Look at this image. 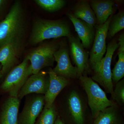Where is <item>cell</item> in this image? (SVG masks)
<instances>
[{"mask_svg": "<svg viewBox=\"0 0 124 124\" xmlns=\"http://www.w3.org/2000/svg\"><path fill=\"white\" fill-rule=\"evenodd\" d=\"M54 124H65L63 121L62 118L59 116H58L56 120H55Z\"/></svg>", "mask_w": 124, "mask_h": 124, "instance_id": "cell-25", "label": "cell"}, {"mask_svg": "<svg viewBox=\"0 0 124 124\" xmlns=\"http://www.w3.org/2000/svg\"><path fill=\"white\" fill-rule=\"evenodd\" d=\"M24 12L20 1H15L0 22V46L9 41L20 42L25 30Z\"/></svg>", "mask_w": 124, "mask_h": 124, "instance_id": "cell-1", "label": "cell"}, {"mask_svg": "<svg viewBox=\"0 0 124 124\" xmlns=\"http://www.w3.org/2000/svg\"><path fill=\"white\" fill-rule=\"evenodd\" d=\"M94 119L92 124H124L116 106L109 107L100 112Z\"/></svg>", "mask_w": 124, "mask_h": 124, "instance_id": "cell-19", "label": "cell"}, {"mask_svg": "<svg viewBox=\"0 0 124 124\" xmlns=\"http://www.w3.org/2000/svg\"><path fill=\"white\" fill-rule=\"evenodd\" d=\"M2 77V74H1V71H0V80L1 78Z\"/></svg>", "mask_w": 124, "mask_h": 124, "instance_id": "cell-27", "label": "cell"}, {"mask_svg": "<svg viewBox=\"0 0 124 124\" xmlns=\"http://www.w3.org/2000/svg\"><path fill=\"white\" fill-rule=\"evenodd\" d=\"M54 57L57 64L53 70L55 74L67 79L78 77V70L71 62L69 50L66 46L60 45L54 54Z\"/></svg>", "mask_w": 124, "mask_h": 124, "instance_id": "cell-8", "label": "cell"}, {"mask_svg": "<svg viewBox=\"0 0 124 124\" xmlns=\"http://www.w3.org/2000/svg\"><path fill=\"white\" fill-rule=\"evenodd\" d=\"M67 15L73 23L79 39L82 41L81 43L85 48H90L93 41L95 35L94 27L76 18L72 13H68Z\"/></svg>", "mask_w": 124, "mask_h": 124, "instance_id": "cell-14", "label": "cell"}, {"mask_svg": "<svg viewBox=\"0 0 124 124\" xmlns=\"http://www.w3.org/2000/svg\"><path fill=\"white\" fill-rule=\"evenodd\" d=\"M68 38L70 54L78 70L79 77L89 70V54L79 38L71 35Z\"/></svg>", "mask_w": 124, "mask_h": 124, "instance_id": "cell-9", "label": "cell"}, {"mask_svg": "<svg viewBox=\"0 0 124 124\" xmlns=\"http://www.w3.org/2000/svg\"><path fill=\"white\" fill-rule=\"evenodd\" d=\"M112 15L109 17L104 24L95 26L96 29L94 39L89 59L90 66L91 69L101 61L106 52V39Z\"/></svg>", "mask_w": 124, "mask_h": 124, "instance_id": "cell-7", "label": "cell"}, {"mask_svg": "<svg viewBox=\"0 0 124 124\" xmlns=\"http://www.w3.org/2000/svg\"><path fill=\"white\" fill-rule=\"evenodd\" d=\"M20 100L17 97H9L5 102L0 116V124H18V113Z\"/></svg>", "mask_w": 124, "mask_h": 124, "instance_id": "cell-15", "label": "cell"}, {"mask_svg": "<svg viewBox=\"0 0 124 124\" xmlns=\"http://www.w3.org/2000/svg\"><path fill=\"white\" fill-rule=\"evenodd\" d=\"M113 100L118 103L123 104L124 103V79L120 80L117 82L115 88L113 90L112 97Z\"/></svg>", "mask_w": 124, "mask_h": 124, "instance_id": "cell-24", "label": "cell"}, {"mask_svg": "<svg viewBox=\"0 0 124 124\" xmlns=\"http://www.w3.org/2000/svg\"><path fill=\"white\" fill-rule=\"evenodd\" d=\"M49 84L48 75L41 71L30 76L20 90L17 96L19 100L32 93L45 94Z\"/></svg>", "mask_w": 124, "mask_h": 124, "instance_id": "cell-10", "label": "cell"}, {"mask_svg": "<svg viewBox=\"0 0 124 124\" xmlns=\"http://www.w3.org/2000/svg\"><path fill=\"white\" fill-rule=\"evenodd\" d=\"M35 124H54L57 117L54 104L49 108H44Z\"/></svg>", "mask_w": 124, "mask_h": 124, "instance_id": "cell-22", "label": "cell"}, {"mask_svg": "<svg viewBox=\"0 0 124 124\" xmlns=\"http://www.w3.org/2000/svg\"><path fill=\"white\" fill-rule=\"evenodd\" d=\"M48 87L45 94V107L49 108L53 105L56 97L60 92L69 84V80L63 77L57 75L53 69H49Z\"/></svg>", "mask_w": 124, "mask_h": 124, "instance_id": "cell-13", "label": "cell"}, {"mask_svg": "<svg viewBox=\"0 0 124 124\" xmlns=\"http://www.w3.org/2000/svg\"><path fill=\"white\" fill-rule=\"evenodd\" d=\"M80 81L86 92L92 117L94 119L100 112L109 107L116 106L109 100L105 92L86 73L79 77Z\"/></svg>", "mask_w": 124, "mask_h": 124, "instance_id": "cell-3", "label": "cell"}, {"mask_svg": "<svg viewBox=\"0 0 124 124\" xmlns=\"http://www.w3.org/2000/svg\"><path fill=\"white\" fill-rule=\"evenodd\" d=\"M1 68H2V66H1V65L0 64V71L1 70Z\"/></svg>", "mask_w": 124, "mask_h": 124, "instance_id": "cell-28", "label": "cell"}, {"mask_svg": "<svg viewBox=\"0 0 124 124\" xmlns=\"http://www.w3.org/2000/svg\"><path fill=\"white\" fill-rule=\"evenodd\" d=\"M90 5L97 19V25H101L106 22L113 11L114 2L110 0H93Z\"/></svg>", "mask_w": 124, "mask_h": 124, "instance_id": "cell-16", "label": "cell"}, {"mask_svg": "<svg viewBox=\"0 0 124 124\" xmlns=\"http://www.w3.org/2000/svg\"><path fill=\"white\" fill-rule=\"evenodd\" d=\"M118 60L112 71V79L117 83L124 76V35L122 33L118 39Z\"/></svg>", "mask_w": 124, "mask_h": 124, "instance_id": "cell-20", "label": "cell"}, {"mask_svg": "<svg viewBox=\"0 0 124 124\" xmlns=\"http://www.w3.org/2000/svg\"><path fill=\"white\" fill-rule=\"evenodd\" d=\"M7 2V1L5 0H0V11L2 9Z\"/></svg>", "mask_w": 124, "mask_h": 124, "instance_id": "cell-26", "label": "cell"}, {"mask_svg": "<svg viewBox=\"0 0 124 124\" xmlns=\"http://www.w3.org/2000/svg\"><path fill=\"white\" fill-rule=\"evenodd\" d=\"M32 74L30 62L25 57L20 64L8 73L1 88L3 91L8 93L10 97H17L20 90Z\"/></svg>", "mask_w": 124, "mask_h": 124, "instance_id": "cell-5", "label": "cell"}, {"mask_svg": "<svg viewBox=\"0 0 124 124\" xmlns=\"http://www.w3.org/2000/svg\"><path fill=\"white\" fill-rule=\"evenodd\" d=\"M119 46L116 40L109 42L107 46L105 56L92 68L93 72L91 78L92 79L103 86L107 93L110 94L112 97L114 89L112 79L111 63L114 53Z\"/></svg>", "mask_w": 124, "mask_h": 124, "instance_id": "cell-4", "label": "cell"}, {"mask_svg": "<svg viewBox=\"0 0 124 124\" xmlns=\"http://www.w3.org/2000/svg\"><path fill=\"white\" fill-rule=\"evenodd\" d=\"M20 42L9 41L0 46V64L2 77L14 67L17 60Z\"/></svg>", "mask_w": 124, "mask_h": 124, "instance_id": "cell-12", "label": "cell"}, {"mask_svg": "<svg viewBox=\"0 0 124 124\" xmlns=\"http://www.w3.org/2000/svg\"><path fill=\"white\" fill-rule=\"evenodd\" d=\"M36 4L45 10L54 12L62 8L66 4L63 0H35Z\"/></svg>", "mask_w": 124, "mask_h": 124, "instance_id": "cell-23", "label": "cell"}, {"mask_svg": "<svg viewBox=\"0 0 124 124\" xmlns=\"http://www.w3.org/2000/svg\"><path fill=\"white\" fill-rule=\"evenodd\" d=\"M72 124H86L82 101L75 91L71 93L68 100Z\"/></svg>", "mask_w": 124, "mask_h": 124, "instance_id": "cell-17", "label": "cell"}, {"mask_svg": "<svg viewBox=\"0 0 124 124\" xmlns=\"http://www.w3.org/2000/svg\"><path fill=\"white\" fill-rule=\"evenodd\" d=\"M59 46L57 43H46L34 49L27 55L26 57L30 62L32 74L38 73L46 67L54 66V54Z\"/></svg>", "mask_w": 124, "mask_h": 124, "instance_id": "cell-6", "label": "cell"}, {"mask_svg": "<svg viewBox=\"0 0 124 124\" xmlns=\"http://www.w3.org/2000/svg\"><path fill=\"white\" fill-rule=\"evenodd\" d=\"M71 35L68 24L60 20L37 19L33 23L29 42L37 44L45 40Z\"/></svg>", "mask_w": 124, "mask_h": 124, "instance_id": "cell-2", "label": "cell"}, {"mask_svg": "<svg viewBox=\"0 0 124 124\" xmlns=\"http://www.w3.org/2000/svg\"><path fill=\"white\" fill-rule=\"evenodd\" d=\"M73 13L76 18L93 27L97 25V19L90 5L86 1H79L73 7Z\"/></svg>", "mask_w": 124, "mask_h": 124, "instance_id": "cell-18", "label": "cell"}, {"mask_svg": "<svg viewBox=\"0 0 124 124\" xmlns=\"http://www.w3.org/2000/svg\"><path fill=\"white\" fill-rule=\"evenodd\" d=\"M45 105L44 96H36L27 102L18 117V124H35Z\"/></svg>", "mask_w": 124, "mask_h": 124, "instance_id": "cell-11", "label": "cell"}, {"mask_svg": "<svg viewBox=\"0 0 124 124\" xmlns=\"http://www.w3.org/2000/svg\"><path fill=\"white\" fill-rule=\"evenodd\" d=\"M124 28V13L123 10H121L112 17L108 32V38H112L116 33Z\"/></svg>", "mask_w": 124, "mask_h": 124, "instance_id": "cell-21", "label": "cell"}]
</instances>
